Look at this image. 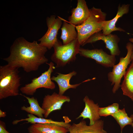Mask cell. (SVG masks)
Instances as JSON below:
<instances>
[{
    "mask_svg": "<svg viewBox=\"0 0 133 133\" xmlns=\"http://www.w3.org/2000/svg\"><path fill=\"white\" fill-rule=\"evenodd\" d=\"M47 50L37 41L30 42L20 37L11 46L9 55L3 59L11 66L21 67L29 72L38 70L41 65L47 63L48 60L45 55Z\"/></svg>",
    "mask_w": 133,
    "mask_h": 133,
    "instance_id": "6da1fadb",
    "label": "cell"
},
{
    "mask_svg": "<svg viewBox=\"0 0 133 133\" xmlns=\"http://www.w3.org/2000/svg\"><path fill=\"white\" fill-rule=\"evenodd\" d=\"M90 9L88 17L82 24L75 26L78 40L82 46L92 35L102 30L106 21V14L101 9L93 7Z\"/></svg>",
    "mask_w": 133,
    "mask_h": 133,
    "instance_id": "7a4b0ae2",
    "label": "cell"
},
{
    "mask_svg": "<svg viewBox=\"0 0 133 133\" xmlns=\"http://www.w3.org/2000/svg\"><path fill=\"white\" fill-rule=\"evenodd\" d=\"M18 69L8 64L0 66V100L19 95L20 77Z\"/></svg>",
    "mask_w": 133,
    "mask_h": 133,
    "instance_id": "3957f363",
    "label": "cell"
},
{
    "mask_svg": "<svg viewBox=\"0 0 133 133\" xmlns=\"http://www.w3.org/2000/svg\"><path fill=\"white\" fill-rule=\"evenodd\" d=\"M80 45L77 39L65 45L58 40L53 47L54 51L50 57L56 64L55 67H63L75 60L76 55L79 53Z\"/></svg>",
    "mask_w": 133,
    "mask_h": 133,
    "instance_id": "277c9868",
    "label": "cell"
},
{
    "mask_svg": "<svg viewBox=\"0 0 133 133\" xmlns=\"http://www.w3.org/2000/svg\"><path fill=\"white\" fill-rule=\"evenodd\" d=\"M46 64L49 66L48 70L38 77L33 78L31 83L21 87L20 90L22 93L28 95H33L39 88H43L51 90L55 88V85L51 80V76L55 67L52 62Z\"/></svg>",
    "mask_w": 133,
    "mask_h": 133,
    "instance_id": "5b68a950",
    "label": "cell"
},
{
    "mask_svg": "<svg viewBox=\"0 0 133 133\" xmlns=\"http://www.w3.org/2000/svg\"><path fill=\"white\" fill-rule=\"evenodd\" d=\"M133 44L129 42L126 44L127 53L125 57L120 58L119 63L114 66L112 71L107 74L108 80L111 83V85H114L112 89L113 93H115L120 87L121 79L124 75L128 66L132 61L131 57Z\"/></svg>",
    "mask_w": 133,
    "mask_h": 133,
    "instance_id": "8992f818",
    "label": "cell"
},
{
    "mask_svg": "<svg viewBox=\"0 0 133 133\" xmlns=\"http://www.w3.org/2000/svg\"><path fill=\"white\" fill-rule=\"evenodd\" d=\"M62 21L60 17L56 18L55 15L47 17L46 22L48 29L45 34L38 40L40 45L49 50L53 47L58 40L57 35L62 24Z\"/></svg>",
    "mask_w": 133,
    "mask_h": 133,
    "instance_id": "52a82bcc",
    "label": "cell"
},
{
    "mask_svg": "<svg viewBox=\"0 0 133 133\" xmlns=\"http://www.w3.org/2000/svg\"><path fill=\"white\" fill-rule=\"evenodd\" d=\"M79 54L81 56L94 60L106 67H113L115 64V56L108 54L102 49L89 50L80 47Z\"/></svg>",
    "mask_w": 133,
    "mask_h": 133,
    "instance_id": "ba28073f",
    "label": "cell"
},
{
    "mask_svg": "<svg viewBox=\"0 0 133 133\" xmlns=\"http://www.w3.org/2000/svg\"><path fill=\"white\" fill-rule=\"evenodd\" d=\"M100 40H102L105 43L106 48L110 51L111 55L116 56L120 54V51L118 46L120 38L115 34L111 33L105 35L100 31L90 36L83 46L87 43H92Z\"/></svg>",
    "mask_w": 133,
    "mask_h": 133,
    "instance_id": "9c48e42d",
    "label": "cell"
},
{
    "mask_svg": "<svg viewBox=\"0 0 133 133\" xmlns=\"http://www.w3.org/2000/svg\"><path fill=\"white\" fill-rule=\"evenodd\" d=\"M70 101L68 96L61 95L55 92L51 95H45L41 106L45 111L44 117L46 118L52 112L61 109L64 103L69 102Z\"/></svg>",
    "mask_w": 133,
    "mask_h": 133,
    "instance_id": "30bf717a",
    "label": "cell"
},
{
    "mask_svg": "<svg viewBox=\"0 0 133 133\" xmlns=\"http://www.w3.org/2000/svg\"><path fill=\"white\" fill-rule=\"evenodd\" d=\"M71 15L68 18L69 22L75 26L83 23L89 17L90 11L84 0H78L77 6L71 10Z\"/></svg>",
    "mask_w": 133,
    "mask_h": 133,
    "instance_id": "8fae6325",
    "label": "cell"
},
{
    "mask_svg": "<svg viewBox=\"0 0 133 133\" xmlns=\"http://www.w3.org/2000/svg\"><path fill=\"white\" fill-rule=\"evenodd\" d=\"M104 122L99 120L92 125H88L82 120L77 124L73 123L68 128L69 133H107L103 129Z\"/></svg>",
    "mask_w": 133,
    "mask_h": 133,
    "instance_id": "7c38bea8",
    "label": "cell"
},
{
    "mask_svg": "<svg viewBox=\"0 0 133 133\" xmlns=\"http://www.w3.org/2000/svg\"><path fill=\"white\" fill-rule=\"evenodd\" d=\"M83 101L85 104L84 108L76 119H77L81 117L83 118V120L88 118L90 120L89 125H93L100 118L99 114V106L87 96L83 98Z\"/></svg>",
    "mask_w": 133,
    "mask_h": 133,
    "instance_id": "4fadbf2b",
    "label": "cell"
},
{
    "mask_svg": "<svg viewBox=\"0 0 133 133\" xmlns=\"http://www.w3.org/2000/svg\"><path fill=\"white\" fill-rule=\"evenodd\" d=\"M57 73L58 75L56 76H53L51 77V79L57 83L59 87L58 94L61 95H63L68 89L70 88L76 89L82 83L90 80H87L79 83L72 84L70 83V81L72 77L77 74L76 71H73L66 74Z\"/></svg>",
    "mask_w": 133,
    "mask_h": 133,
    "instance_id": "5bb4252c",
    "label": "cell"
},
{
    "mask_svg": "<svg viewBox=\"0 0 133 133\" xmlns=\"http://www.w3.org/2000/svg\"><path fill=\"white\" fill-rule=\"evenodd\" d=\"M130 6L129 4H124L121 5L120 4L119 5L117 13L115 17L111 20H106L102 30L103 34L105 35H108L116 31L125 32L123 29L119 27H116V25L119 18L129 12Z\"/></svg>",
    "mask_w": 133,
    "mask_h": 133,
    "instance_id": "9a60e30c",
    "label": "cell"
},
{
    "mask_svg": "<svg viewBox=\"0 0 133 133\" xmlns=\"http://www.w3.org/2000/svg\"><path fill=\"white\" fill-rule=\"evenodd\" d=\"M29 133H67L68 129L58 125L50 123L32 124L28 128Z\"/></svg>",
    "mask_w": 133,
    "mask_h": 133,
    "instance_id": "2e32d148",
    "label": "cell"
},
{
    "mask_svg": "<svg viewBox=\"0 0 133 133\" xmlns=\"http://www.w3.org/2000/svg\"><path fill=\"white\" fill-rule=\"evenodd\" d=\"M123 76L124 80L120 85L123 94L133 101V60Z\"/></svg>",
    "mask_w": 133,
    "mask_h": 133,
    "instance_id": "e0dca14e",
    "label": "cell"
},
{
    "mask_svg": "<svg viewBox=\"0 0 133 133\" xmlns=\"http://www.w3.org/2000/svg\"><path fill=\"white\" fill-rule=\"evenodd\" d=\"M75 26L64 20L62 28L60 39L62 40L63 44H68L77 39L78 33Z\"/></svg>",
    "mask_w": 133,
    "mask_h": 133,
    "instance_id": "ac0fdd59",
    "label": "cell"
},
{
    "mask_svg": "<svg viewBox=\"0 0 133 133\" xmlns=\"http://www.w3.org/2000/svg\"><path fill=\"white\" fill-rule=\"evenodd\" d=\"M27 116V118H25L15 120L13 121L12 123L15 125L20 122L26 121L28 123H30L31 124L36 123L53 124L63 126L68 129L71 125L70 124L66 122L56 121L51 119L38 117L29 114Z\"/></svg>",
    "mask_w": 133,
    "mask_h": 133,
    "instance_id": "d6986e66",
    "label": "cell"
},
{
    "mask_svg": "<svg viewBox=\"0 0 133 133\" xmlns=\"http://www.w3.org/2000/svg\"><path fill=\"white\" fill-rule=\"evenodd\" d=\"M22 95L27 100L30 105L29 107L23 106L21 107V110L38 117L43 118L45 111L40 106L37 99L33 97L30 98L24 95Z\"/></svg>",
    "mask_w": 133,
    "mask_h": 133,
    "instance_id": "ffe728a7",
    "label": "cell"
},
{
    "mask_svg": "<svg viewBox=\"0 0 133 133\" xmlns=\"http://www.w3.org/2000/svg\"><path fill=\"white\" fill-rule=\"evenodd\" d=\"M111 116L116 120L119 125L122 133L123 129L126 125H132L133 120L130 117H129L126 113L125 108L119 109L116 113Z\"/></svg>",
    "mask_w": 133,
    "mask_h": 133,
    "instance_id": "44dd1931",
    "label": "cell"
},
{
    "mask_svg": "<svg viewBox=\"0 0 133 133\" xmlns=\"http://www.w3.org/2000/svg\"><path fill=\"white\" fill-rule=\"evenodd\" d=\"M119 109L118 104L114 103L106 107H100L99 114L100 116L106 117L112 115L117 112Z\"/></svg>",
    "mask_w": 133,
    "mask_h": 133,
    "instance_id": "7402d4cb",
    "label": "cell"
},
{
    "mask_svg": "<svg viewBox=\"0 0 133 133\" xmlns=\"http://www.w3.org/2000/svg\"><path fill=\"white\" fill-rule=\"evenodd\" d=\"M0 133H10L6 130L5 123L1 120L0 121Z\"/></svg>",
    "mask_w": 133,
    "mask_h": 133,
    "instance_id": "603a6c76",
    "label": "cell"
},
{
    "mask_svg": "<svg viewBox=\"0 0 133 133\" xmlns=\"http://www.w3.org/2000/svg\"><path fill=\"white\" fill-rule=\"evenodd\" d=\"M6 116V113L0 110V117H4Z\"/></svg>",
    "mask_w": 133,
    "mask_h": 133,
    "instance_id": "cb8c5ba5",
    "label": "cell"
},
{
    "mask_svg": "<svg viewBox=\"0 0 133 133\" xmlns=\"http://www.w3.org/2000/svg\"><path fill=\"white\" fill-rule=\"evenodd\" d=\"M131 58L132 61L133 60V48L132 49V53H131Z\"/></svg>",
    "mask_w": 133,
    "mask_h": 133,
    "instance_id": "d4e9b609",
    "label": "cell"
},
{
    "mask_svg": "<svg viewBox=\"0 0 133 133\" xmlns=\"http://www.w3.org/2000/svg\"><path fill=\"white\" fill-rule=\"evenodd\" d=\"M130 117H131L133 119V121L131 125L132 127H133V114H132L130 116Z\"/></svg>",
    "mask_w": 133,
    "mask_h": 133,
    "instance_id": "484cf974",
    "label": "cell"
},
{
    "mask_svg": "<svg viewBox=\"0 0 133 133\" xmlns=\"http://www.w3.org/2000/svg\"><path fill=\"white\" fill-rule=\"evenodd\" d=\"M129 40L130 42L133 44V38H129Z\"/></svg>",
    "mask_w": 133,
    "mask_h": 133,
    "instance_id": "4316f807",
    "label": "cell"
}]
</instances>
